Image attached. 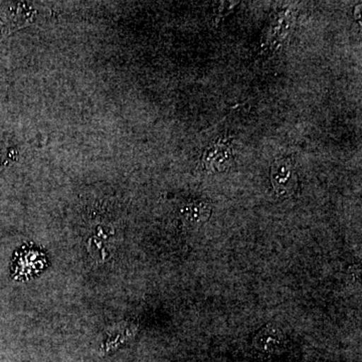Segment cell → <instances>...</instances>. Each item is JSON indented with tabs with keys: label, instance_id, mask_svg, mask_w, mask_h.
I'll return each instance as SVG.
<instances>
[{
	"label": "cell",
	"instance_id": "obj_1",
	"mask_svg": "<svg viewBox=\"0 0 362 362\" xmlns=\"http://www.w3.org/2000/svg\"><path fill=\"white\" fill-rule=\"evenodd\" d=\"M37 16V9L30 2L0 1V42L33 25Z\"/></svg>",
	"mask_w": 362,
	"mask_h": 362
},
{
	"label": "cell",
	"instance_id": "obj_2",
	"mask_svg": "<svg viewBox=\"0 0 362 362\" xmlns=\"http://www.w3.org/2000/svg\"><path fill=\"white\" fill-rule=\"evenodd\" d=\"M271 180L279 197H287L294 194L297 175L292 161L286 158L276 161L272 166Z\"/></svg>",
	"mask_w": 362,
	"mask_h": 362
},
{
	"label": "cell",
	"instance_id": "obj_3",
	"mask_svg": "<svg viewBox=\"0 0 362 362\" xmlns=\"http://www.w3.org/2000/svg\"><path fill=\"white\" fill-rule=\"evenodd\" d=\"M45 257L42 252L33 249L21 252L14 261L13 272L16 277H30L44 269Z\"/></svg>",
	"mask_w": 362,
	"mask_h": 362
},
{
	"label": "cell",
	"instance_id": "obj_4",
	"mask_svg": "<svg viewBox=\"0 0 362 362\" xmlns=\"http://www.w3.org/2000/svg\"><path fill=\"white\" fill-rule=\"evenodd\" d=\"M18 152L16 148L0 149V173L13 162L18 160Z\"/></svg>",
	"mask_w": 362,
	"mask_h": 362
}]
</instances>
